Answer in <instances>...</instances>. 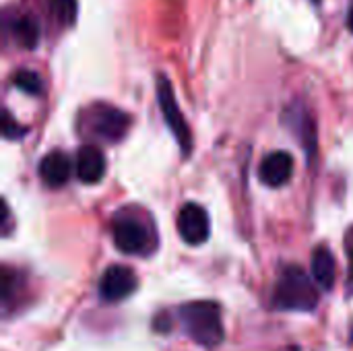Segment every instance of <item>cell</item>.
<instances>
[{
    "mask_svg": "<svg viewBox=\"0 0 353 351\" xmlns=\"http://www.w3.org/2000/svg\"><path fill=\"white\" fill-rule=\"evenodd\" d=\"M350 263H352V271H350V281H352V285H353V250H352V254H350Z\"/></svg>",
    "mask_w": 353,
    "mask_h": 351,
    "instance_id": "17",
    "label": "cell"
},
{
    "mask_svg": "<svg viewBox=\"0 0 353 351\" xmlns=\"http://www.w3.org/2000/svg\"><path fill=\"white\" fill-rule=\"evenodd\" d=\"M275 308L294 312H312L319 306V290L300 267H285L273 294Z\"/></svg>",
    "mask_w": 353,
    "mask_h": 351,
    "instance_id": "2",
    "label": "cell"
},
{
    "mask_svg": "<svg viewBox=\"0 0 353 351\" xmlns=\"http://www.w3.org/2000/svg\"><path fill=\"white\" fill-rule=\"evenodd\" d=\"M50 8L54 19L62 25L68 27L77 19V0H50Z\"/></svg>",
    "mask_w": 353,
    "mask_h": 351,
    "instance_id": "13",
    "label": "cell"
},
{
    "mask_svg": "<svg viewBox=\"0 0 353 351\" xmlns=\"http://www.w3.org/2000/svg\"><path fill=\"white\" fill-rule=\"evenodd\" d=\"M112 238L116 248L124 254H149L155 246L149 225L132 215H118L114 219Z\"/></svg>",
    "mask_w": 353,
    "mask_h": 351,
    "instance_id": "4",
    "label": "cell"
},
{
    "mask_svg": "<svg viewBox=\"0 0 353 351\" xmlns=\"http://www.w3.org/2000/svg\"><path fill=\"white\" fill-rule=\"evenodd\" d=\"M312 277L323 290H331L337 279V263L329 248L321 246L312 252Z\"/></svg>",
    "mask_w": 353,
    "mask_h": 351,
    "instance_id": "11",
    "label": "cell"
},
{
    "mask_svg": "<svg viewBox=\"0 0 353 351\" xmlns=\"http://www.w3.org/2000/svg\"><path fill=\"white\" fill-rule=\"evenodd\" d=\"M12 83L17 89L29 93V95H39L43 91V83L39 79V74H35L33 70H19L14 77H12Z\"/></svg>",
    "mask_w": 353,
    "mask_h": 351,
    "instance_id": "14",
    "label": "cell"
},
{
    "mask_svg": "<svg viewBox=\"0 0 353 351\" xmlns=\"http://www.w3.org/2000/svg\"><path fill=\"white\" fill-rule=\"evenodd\" d=\"M314 2H319V0H314Z\"/></svg>",
    "mask_w": 353,
    "mask_h": 351,
    "instance_id": "19",
    "label": "cell"
},
{
    "mask_svg": "<svg viewBox=\"0 0 353 351\" xmlns=\"http://www.w3.org/2000/svg\"><path fill=\"white\" fill-rule=\"evenodd\" d=\"M85 130L91 137H97L105 143H116L124 139L130 126V116L114 106L108 103H95L85 112Z\"/></svg>",
    "mask_w": 353,
    "mask_h": 351,
    "instance_id": "3",
    "label": "cell"
},
{
    "mask_svg": "<svg viewBox=\"0 0 353 351\" xmlns=\"http://www.w3.org/2000/svg\"><path fill=\"white\" fill-rule=\"evenodd\" d=\"M72 163L70 157L62 151H52L39 161V178L50 188H60L70 180Z\"/></svg>",
    "mask_w": 353,
    "mask_h": 351,
    "instance_id": "10",
    "label": "cell"
},
{
    "mask_svg": "<svg viewBox=\"0 0 353 351\" xmlns=\"http://www.w3.org/2000/svg\"><path fill=\"white\" fill-rule=\"evenodd\" d=\"M347 25H350V29L353 31V6L352 10H350V17H347Z\"/></svg>",
    "mask_w": 353,
    "mask_h": 351,
    "instance_id": "16",
    "label": "cell"
},
{
    "mask_svg": "<svg viewBox=\"0 0 353 351\" xmlns=\"http://www.w3.org/2000/svg\"><path fill=\"white\" fill-rule=\"evenodd\" d=\"M2 132H4V137L6 139H21L27 130L23 128V126H19L17 122H12V118H10V114L8 112H4V120H2Z\"/></svg>",
    "mask_w": 353,
    "mask_h": 351,
    "instance_id": "15",
    "label": "cell"
},
{
    "mask_svg": "<svg viewBox=\"0 0 353 351\" xmlns=\"http://www.w3.org/2000/svg\"><path fill=\"white\" fill-rule=\"evenodd\" d=\"M137 290V275L124 265H112L99 279V296L105 302H120Z\"/></svg>",
    "mask_w": 353,
    "mask_h": 351,
    "instance_id": "7",
    "label": "cell"
},
{
    "mask_svg": "<svg viewBox=\"0 0 353 351\" xmlns=\"http://www.w3.org/2000/svg\"><path fill=\"white\" fill-rule=\"evenodd\" d=\"M157 101H159V108H161L165 124L174 132L180 149L184 151V155H188L190 149H192V134H190V128H188V124H186L178 103H176L172 85H170L168 77H163V74L157 77Z\"/></svg>",
    "mask_w": 353,
    "mask_h": 351,
    "instance_id": "5",
    "label": "cell"
},
{
    "mask_svg": "<svg viewBox=\"0 0 353 351\" xmlns=\"http://www.w3.org/2000/svg\"><path fill=\"white\" fill-rule=\"evenodd\" d=\"M352 337H353V331H352Z\"/></svg>",
    "mask_w": 353,
    "mask_h": 351,
    "instance_id": "18",
    "label": "cell"
},
{
    "mask_svg": "<svg viewBox=\"0 0 353 351\" xmlns=\"http://www.w3.org/2000/svg\"><path fill=\"white\" fill-rule=\"evenodd\" d=\"M180 323L186 335L203 348H217L223 341L221 308L215 302L199 300L184 304L180 308Z\"/></svg>",
    "mask_w": 353,
    "mask_h": 351,
    "instance_id": "1",
    "label": "cell"
},
{
    "mask_svg": "<svg viewBox=\"0 0 353 351\" xmlns=\"http://www.w3.org/2000/svg\"><path fill=\"white\" fill-rule=\"evenodd\" d=\"M178 232H180V238L190 246H199L207 242L211 234L207 211L201 205L186 203L178 213Z\"/></svg>",
    "mask_w": 353,
    "mask_h": 351,
    "instance_id": "6",
    "label": "cell"
},
{
    "mask_svg": "<svg viewBox=\"0 0 353 351\" xmlns=\"http://www.w3.org/2000/svg\"><path fill=\"white\" fill-rule=\"evenodd\" d=\"M74 172H77V178L83 184L101 182V178L105 176V157H103V153L93 145L81 147L79 153H77Z\"/></svg>",
    "mask_w": 353,
    "mask_h": 351,
    "instance_id": "9",
    "label": "cell"
},
{
    "mask_svg": "<svg viewBox=\"0 0 353 351\" xmlns=\"http://www.w3.org/2000/svg\"><path fill=\"white\" fill-rule=\"evenodd\" d=\"M8 29H10V33L14 35L17 43L23 46V48H27V50L35 48L37 41H39V35H41L37 21H35L33 17H29V14H19V17H14V19L8 23Z\"/></svg>",
    "mask_w": 353,
    "mask_h": 351,
    "instance_id": "12",
    "label": "cell"
},
{
    "mask_svg": "<svg viewBox=\"0 0 353 351\" xmlns=\"http://www.w3.org/2000/svg\"><path fill=\"white\" fill-rule=\"evenodd\" d=\"M294 174V157L288 153V151H273L269 153L263 163H261V170H259V176L261 180L271 186V188H277V186H283Z\"/></svg>",
    "mask_w": 353,
    "mask_h": 351,
    "instance_id": "8",
    "label": "cell"
}]
</instances>
